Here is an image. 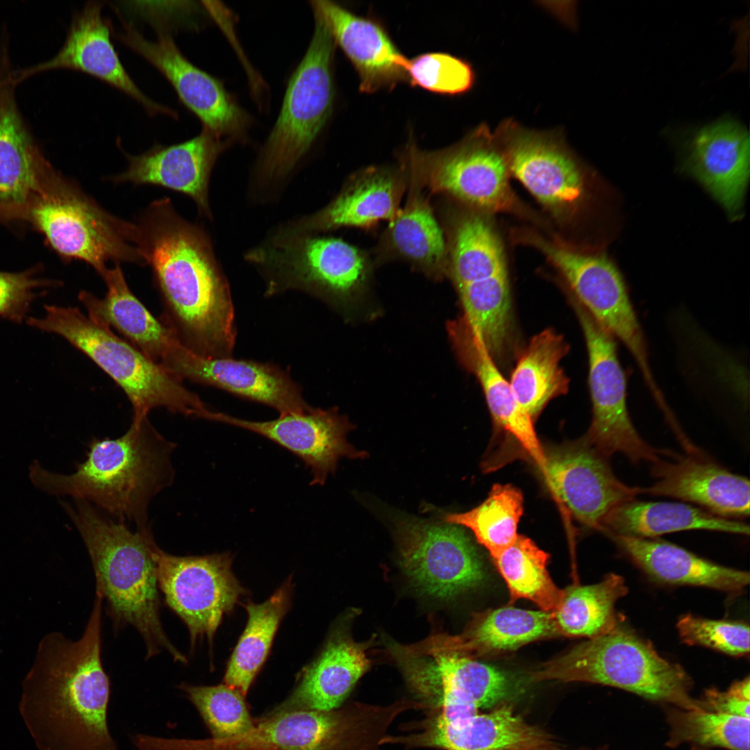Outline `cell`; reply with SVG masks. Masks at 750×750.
<instances>
[{"label":"cell","instance_id":"cell-1","mask_svg":"<svg viewBox=\"0 0 750 750\" xmlns=\"http://www.w3.org/2000/svg\"><path fill=\"white\" fill-rule=\"evenodd\" d=\"M135 226V245L161 296V322L194 353L232 357L234 306L205 230L180 216L167 197L153 201Z\"/></svg>","mask_w":750,"mask_h":750},{"label":"cell","instance_id":"cell-2","mask_svg":"<svg viewBox=\"0 0 750 750\" xmlns=\"http://www.w3.org/2000/svg\"><path fill=\"white\" fill-rule=\"evenodd\" d=\"M103 602L95 592L80 639L54 632L38 645L19 708L41 750H119L107 724L110 683L101 660Z\"/></svg>","mask_w":750,"mask_h":750},{"label":"cell","instance_id":"cell-3","mask_svg":"<svg viewBox=\"0 0 750 750\" xmlns=\"http://www.w3.org/2000/svg\"><path fill=\"white\" fill-rule=\"evenodd\" d=\"M88 551L96 590L106 601L115 632L130 625L141 635L148 660L162 651L186 665L187 658L170 641L160 620V601L153 549L156 544L148 527L131 531L124 522L101 516L90 503L74 499L61 501Z\"/></svg>","mask_w":750,"mask_h":750},{"label":"cell","instance_id":"cell-4","mask_svg":"<svg viewBox=\"0 0 750 750\" xmlns=\"http://www.w3.org/2000/svg\"><path fill=\"white\" fill-rule=\"evenodd\" d=\"M175 444L165 439L147 417L132 422L115 439H93L86 460L69 475L48 471L38 460L29 466V478L40 490L69 495L94 503L119 522L146 527L150 500L172 483L171 456Z\"/></svg>","mask_w":750,"mask_h":750},{"label":"cell","instance_id":"cell-5","mask_svg":"<svg viewBox=\"0 0 750 750\" xmlns=\"http://www.w3.org/2000/svg\"><path fill=\"white\" fill-rule=\"evenodd\" d=\"M44 309V317H29L27 324L62 337L112 378L132 405V422L142 421L156 408L203 419L209 408L197 394L109 327L76 307L45 306Z\"/></svg>","mask_w":750,"mask_h":750},{"label":"cell","instance_id":"cell-6","mask_svg":"<svg viewBox=\"0 0 750 750\" xmlns=\"http://www.w3.org/2000/svg\"><path fill=\"white\" fill-rule=\"evenodd\" d=\"M402 168L409 183L420 189L492 215H510L546 234L551 232L544 216L516 194L505 156L483 124L443 149L422 151L410 145Z\"/></svg>","mask_w":750,"mask_h":750},{"label":"cell","instance_id":"cell-7","mask_svg":"<svg viewBox=\"0 0 750 750\" xmlns=\"http://www.w3.org/2000/svg\"><path fill=\"white\" fill-rule=\"evenodd\" d=\"M528 683L543 681L585 682L609 685L681 708L697 707L691 682L682 667L661 657L633 631L617 624L538 667L525 676Z\"/></svg>","mask_w":750,"mask_h":750},{"label":"cell","instance_id":"cell-8","mask_svg":"<svg viewBox=\"0 0 750 750\" xmlns=\"http://www.w3.org/2000/svg\"><path fill=\"white\" fill-rule=\"evenodd\" d=\"M245 259L260 272L267 297L299 291L338 309L363 294L372 267L364 251L340 238L285 226Z\"/></svg>","mask_w":750,"mask_h":750},{"label":"cell","instance_id":"cell-9","mask_svg":"<svg viewBox=\"0 0 750 750\" xmlns=\"http://www.w3.org/2000/svg\"><path fill=\"white\" fill-rule=\"evenodd\" d=\"M26 224L62 261H82L101 276L110 262L144 265L134 243L135 223L113 215L52 167L32 198Z\"/></svg>","mask_w":750,"mask_h":750},{"label":"cell","instance_id":"cell-10","mask_svg":"<svg viewBox=\"0 0 750 750\" xmlns=\"http://www.w3.org/2000/svg\"><path fill=\"white\" fill-rule=\"evenodd\" d=\"M515 177L544 212L553 238L576 247L592 199L591 173L560 133L506 121L494 133Z\"/></svg>","mask_w":750,"mask_h":750},{"label":"cell","instance_id":"cell-11","mask_svg":"<svg viewBox=\"0 0 750 750\" xmlns=\"http://www.w3.org/2000/svg\"><path fill=\"white\" fill-rule=\"evenodd\" d=\"M307 51L288 81L283 103L257 160L253 185L262 191L284 182L310 151L332 113L335 43L315 16Z\"/></svg>","mask_w":750,"mask_h":750},{"label":"cell","instance_id":"cell-12","mask_svg":"<svg viewBox=\"0 0 750 750\" xmlns=\"http://www.w3.org/2000/svg\"><path fill=\"white\" fill-rule=\"evenodd\" d=\"M510 238L538 251L572 296L615 339L628 349L646 385L656 382L649 364L646 339L624 279L605 256L551 238L534 227L511 228Z\"/></svg>","mask_w":750,"mask_h":750},{"label":"cell","instance_id":"cell-13","mask_svg":"<svg viewBox=\"0 0 750 750\" xmlns=\"http://www.w3.org/2000/svg\"><path fill=\"white\" fill-rule=\"evenodd\" d=\"M385 645L417 702L445 716L502 703L520 689L521 680L455 649L444 634L416 644L388 639Z\"/></svg>","mask_w":750,"mask_h":750},{"label":"cell","instance_id":"cell-14","mask_svg":"<svg viewBox=\"0 0 750 750\" xmlns=\"http://www.w3.org/2000/svg\"><path fill=\"white\" fill-rule=\"evenodd\" d=\"M403 711L356 703L329 711L292 710L272 714L246 734L206 740L203 750H379L392 721Z\"/></svg>","mask_w":750,"mask_h":750},{"label":"cell","instance_id":"cell-15","mask_svg":"<svg viewBox=\"0 0 750 750\" xmlns=\"http://www.w3.org/2000/svg\"><path fill=\"white\" fill-rule=\"evenodd\" d=\"M393 526L401 567L422 594L448 600L484 579L481 556L462 526L401 515Z\"/></svg>","mask_w":750,"mask_h":750},{"label":"cell","instance_id":"cell-16","mask_svg":"<svg viewBox=\"0 0 750 750\" xmlns=\"http://www.w3.org/2000/svg\"><path fill=\"white\" fill-rule=\"evenodd\" d=\"M158 589L165 605L185 624L190 649L198 640L213 636L224 615L233 610L245 590L231 570L229 553L178 556L153 549Z\"/></svg>","mask_w":750,"mask_h":750},{"label":"cell","instance_id":"cell-17","mask_svg":"<svg viewBox=\"0 0 750 750\" xmlns=\"http://www.w3.org/2000/svg\"><path fill=\"white\" fill-rule=\"evenodd\" d=\"M589 361L592 419L585 440L608 458L619 453L633 463L654 462L663 451L649 444L635 429L627 406V381L615 339L573 300Z\"/></svg>","mask_w":750,"mask_h":750},{"label":"cell","instance_id":"cell-18","mask_svg":"<svg viewBox=\"0 0 750 750\" xmlns=\"http://www.w3.org/2000/svg\"><path fill=\"white\" fill-rule=\"evenodd\" d=\"M116 38L153 65L169 82L179 100L217 137L231 142L243 138L249 115L217 78L193 65L172 36L160 31L155 41L123 22Z\"/></svg>","mask_w":750,"mask_h":750},{"label":"cell","instance_id":"cell-19","mask_svg":"<svg viewBox=\"0 0 750 750\" xmlns=\"http://www.w3.org/2000/svg\"><path fill=\"white\" fill-rule=\"evenodd\" d=\"M160 365L183 381L215 387L270 406L280 415L304 412L312 408L289 374L270 362L233 357L208 358L177 341Z\"/></svg>","mask_w":750,"mask_h":750},{"label":"cell","instance_id":"cell-20","mask_svg":"<svg viewBox=\"0 0 750 750\" xmlns=\"http://www.w3.org/2000/svg\"><path fill=\"white\" fill-rule=\"evenodd\" d=\"M8 49L0 47V224H26L30 202L52 167L17 103Z\"/></svg>","mask_w":750,"mask_h":750},{"label":"cell","instance_id":"cell-21","mask_svg":"<svg viewBox=\"0 0 750 750\" xmlns=\"http://www.w3.org/2000/svg\"><path fill=\"white\" fill-rule=\"evenodd\" d=\"M607 458L584 440L544 451L540 469L574 517L597 530L611 509L641 494L640 487L629 486L615 476Z\"/></svg>","mask_w":750,"mask_h":750},{"label":"cell","instance_id":"cell-22","mask_svg":"<svg viewBox=\"0 0 750 750\" xmlns=\"http://www.w3.org/2000/svg\"><path fill=\"white\" fill-rule=\"evenodd\" d=\"M206 420L237 426L258 434L299 457L309 469L312 484L323 485L333 474L341 458H362L365 451L347 442L352 428L347 419L335 409L312 408L301 413L280 415L269 421H251L210 410Z\"/></svg>","mask_w":750,"mask_h":750},{"label":"cell","instance_id":"cell-23","mask_svg":"<svg viewBox=\"0 0 750 750\" xmlns=\"http://www.w3.org/2000/svg\"><path fill=\"white\" fill-rule=\"evenodd\" d=\"M103 2L90 1L73 17L67 38L51 59L33 67L15 71L17 84L37 73L69 69L94 76L140 103L151 115L177 117V113L146 96L129 76L111 42L110 22L103 16Z\"/></svg>","mask_w":750,"mask_h":750},{"label":"cell","instance_id":"cell-24","mask_svg":"<svg viewBox=\"0 0 750 750\" xmlns=\"http://www.w3.org/2000/svg\"><path fill=\"white\" fill-rule=\"evenodd\" d=\"M385 742L442 750H537L552 742L548 733L503 704L486 713L449 717L435 712L418 732L388 736Z\"/></svg>","mask_w":750,"mask_h":750},{"label":"cell","instance_id":"cell-25","mask_svg":"<svg viewBox=\"0 0 750 750\" xmlns=\"http://www.w3.org/2000/svg\"><path fill=\"white\" fill-rule=\"evenodd\" d=\"M231 144L208 130L185 142L172 145L156 144L144 153H125L127 169L110 178L114 183L160 186L187 195L199 213L210 219L208 185L219 156Z\"/></svg>","mask_w":750,"mask_h":750},{"label":"cell","instance_id":"cell-26","mask_svg":"<svg viewBox=\"0 0 750 750\" xmlns=\"http://www.w3.org/2000/svg\"><path fill=\"white\" fill-rule=\"evenodd\" d=\"M655 478L640 493L678 499L731 519L749 515V481L734 474L697 451L673 461L660 458L652 463Z\"/></svg>","mask_w":750,"mask_h":750},{"label":"cell","instance_id":"cell-27","mask_svg":"<svg viewBox=\"0 0 750 750\" xmlns=\"http://www.w3.org/2000/svg\"><path fill=\"white\" fill-rule=\"evenodd\" d=\"M405 171L369 167L354 174L339 194L318 211L285 227L320 234L341 228H369L397 215L406 187Z\"/></svg>","mask_w":750,"mask_h":750},{"label":"cell","instance_id":"cell-28","mask_svg":"<svg viewBox=\"0 0 750 750\" xmlns=\"http://www.w3.org/2000/svg\"><path fill=\"white\" fill-rule=\"evenodd\" d=\"M310 4L314 15L324 22L357 71L361 92L392 89L407 78L408 59L378 23L331 1H312Z\"/></svg>","mask_w":750,"mask_h":750},{"label":"cell","instance_id":"cell-29","mask_svg":"<svg viewBox=\"0 0 750 750\" xmlns=\"http://www.w3.org/2000/svg\"><path fill=\"white\" fill-rule=\"evenodd\" d=\"M688 164L691 172L731 215L744 202L749 176V135L740 122L724 118L692 135Z\"/></svg>","mask_w":750,"mask_h":750},{"label":"cell","instance_id":"cell-30","mask_svg":"<svg viewBox=\"0 0 750 750\" xmlns=\"http://www.w3.org/2000/svg\"><path fill=\"white\" fill-rule=\"evenodd\" d=\"M447 331L460 361L478 379L496 425L517 442L540 469L544 450L536 435L533 418L517 402L510 383L462 317L449 322Z\"/></svg>","mask_w":750,"mask_h":750},{"label":"cell","instance_id":"cell-31","mask_svg":"<svg viewBox=\"0 0 750 750\" xmlns=\"http://www.w3.org/2000/svg\"><path fill=\"white\" fill-rule=\"evenodd\" d=\"M366 647L344 628H338L321 653L308 666L292 693L274 712L329 711L343 703L369 667Z\"/></svg>","mask_w":750,"mask_h":750},{"label":"cell","instance_id":"cell-32","mask_svg":"<svg viewBox=\"0 0 750 750\" xmlns=\"http://www.w3.org/2000/svg\"><path fill=\"white\" fill-rule=\"evenodd\" d=\"M406 203L389 222L376 249L377 262L404 261L426 276H447L445 235L422 189L409 183Z\"/></svg>","mask_w":750,"mask_h":750},{"label":"cell","instance_id":"cell-33","mask_svg":"<svg viewBox=\"0 0 750 750\" xmlns=\"http://www.w3.org/2000/svg\"><path fill=\"white\" fill-rule=\"evenodd\" d=\"M101 277L107 287L103 298L86 290L78 294L88 315L110 329L115 328L126 341L160 365L171 347L178 340L131 292L120 264L108 267Z\"/></svg>","mask_w":750,"mask_h":750},{"label":"cell","instance_id":"cell-34","mask_svg":"<svg viewBox=\"0 0 750 750\" xmlns=\"http://www.w3.org/2000/svg\"><path fill=\"white\" fill-rule=\"evenodd\" d=\"M608 536L649 576L663 583L731 592L741 591L749 583L748 572L716 564L668 542L620 535Z\"/></svg>","mask_w":750,"mask_h":750},{"label":"cell","instance_id":"cell-35","mask_svg":"<svg viewBox=\"0 0 750 750\" xmlns=\"http://www.w3.org/2000/svg\"><path fill=\"white\" fill-rule=\"evenodd\" d=\"M686 530L749 534L748 524L715 515L688 503L635 499L611 509L603 519L599 529L607 535L644 538Z\"/></svg>","mask_w":750,"mask_h":750},{"label":"cell","instance_id":"cell-36","mask_svg":"<svg viewBox=\"0 0 750 750\" xmlns=\"http://www.w3.org/2000/svg\"><path fill=\"white\" fill-rule=\"evenodd\" d=\"M558 635L553 612L505 606L476 614L462 633L447 638L453 648L476 658Z\"/></svg>","mask_w":750,"mask_h":750},{"label":"cell","instance_id":"cell-37","mask_svg":"<svg viewBox=\"0 0 750 750\" xmlns=\"http://www.w3.org/2000/svg\"><path fill=\"white\" fill-rule=\"evenodd\" d=\"M567 351L561 335L548 328L531 340L519 358L510 385L517 402L532 418L551 399L567 392L569 381L559 363Z\"/></svg>","mask_w":750,"mask_h":750},{"label":"cell","instance_id":"cell-38","mask_svg":"<svg viewBox=\"0 0 750 750\" xmlns=\"http://www.w3.org/2000/svg\"><path fill=\"white\" fill-rule=\"evenodd\" d=\"M292 584L288 579L267 601L244 606L248 621L228 662L224 684L240 691L244 696L263 665L274 635L288 610Z\"/></svg>","mask_w":750,"mask_h":750},{"label":"cell","instance_id":"cell-39","mask_svg":"<svg viewBox=\"0 0 750 750\" xmlns=\"http://www.w3.org/2000/svg\"><path fill=\"white\" fill-rule=\"evenodd\" d=\"M627 592L624 578L615 574L598 583L564 589L553 612L559 635L592 638L608 632L618 623L615 605Z\"/></svg>","mask_w":750,"mask_h":750},{"label":"cell","instance_id":"cell-40","mask_svg":"<svg viewBox=\"0 0 750 750\" xmlns=\"http://www.w3.org/2000/svg\"><path fill=\"white\" fill-rule=\"evenodd\" d=\"M463 318L494 359L506 350L511 329L509 274L471 283L456 289Z\"/></svg>","mask_w":750,"mask_h":750},{"label":"cell","instance_id":"cell-41","mask_svg":"<svg viewBox=\"0 0 750 750\" xmlns=\"http://www.w3.org/2000/svg\"><path fill=\"white\" fill-rule=\"evenodd\" d=\"M492 559L507 585L510 603L524 599L543 611L554 612L558 608L563 590L549 574V555L533 540L518 535L510 547Z\"/></svg>","mask_w":750,"mask_h":750},{"label":"cell","instance_id":"cell-42","mask_svg":"<svg viewBox=\"0 0 750 750\" xmlns=\"http://www.w3.org/2000/svg\"><path fill=\"white\" fill-rule=\"evenodd\" d=\"M523 514V495L512 485L495 484L488 498L477 507L461 513H447L442 522L468 528L477 542L493 558L516 540Z\"/></svg>","mask_w":750,"mask_h":750},{"label":"cell","instance_id":"cell-43","mask_svg":"<svg viewBox=\"0 0 750 750\" xmlns=\"http://www.w3.org/2000/svg\"><path fill=\"white\" fill-rule=\"evenodd\" d=\"M670 744L690 743L703 747L749 750V717L707 706L699 701L691 709L669 713Z\"/></svg>","mask_w":750,"mask_h":750},{"label":"cell","instance_id":"cell-44","mask_svg":"<svg viewBox=\"0 0 750 750\" xmlns=\"http://www.w3.org/2000/svg\"><path fill=\"white\" fill-rule=\"evenodd\" d=\"M178 688L197 709L212 740L235 738L253 727L244 695L238 690L226 684L203 686L186 683Z\"/></svg>","mask_w":750,"mask_h":750},{"label":"cell","instance_id":"cell-45","mask_svg":"<svg viewBox=\"0 0 750 750\" xmlns=\"http://www.w3.org/2000/svg\"><path fill=\"white\" fill-rule=\"evenodd\" d=\"M406 72L412 86L444 95L465 94L475 81L474 71L467 61L441 52L423 53L408 60Z\"/></svg>","mask_w":750,"mask_h":750},{"label":"cell","instance_id":"cell-46","mask_svg":"<svg viewBox=\"0 0 750 750\" xmlns=\"http://www.w3.org/2000/svg\"><path fill=\"white\" fill-rule=\"evenodd\" d=\"M676 627L687 644L703 645L731 656L749 652V626L745 623L687 615L679 619Z\"/></svg>","mask_w":750,"mask_h":750},{"label":"cell","instance_id":"cell-47","mask_svg":"<svg viewBox=\"0 0 750 750\" xmlns=\"http://www.w3.org/2000/svg\"><path fill=\"white\" fill-rule=\"evenodd\" d=\"M42 266L38 264L19 272L0 271V317L12 322H22L34 300L44 294L38 290L60 285L42 277Z\"/></svg>","mask_w":750,"mask_h":750},{"label":"cell","instance_id":"cell-48","mask_svg":"<svg viewBox=\"0 0 750 750\" xmlns=\"http://www.w3.org/2000/svg\"><path fill=\"white\" fill-rule=\"evenodd\" d=\"M749 678L733 684L724 692L709 690L703 699V704L733 715L749 717L750 708Z\"/></svg>","mask_w":750,"mask_h":750},{"label":"cell","instance_id":"cell-49","mask_svg":"<svg viewBox=\"0 0 750 750\" xmlns=\"http://www.w3.org/2000/svg\"><path fill=\"white\" fill-rule=\"evenodd\" d=\"M537 750H565V749H560V748H558V747H556V746H555V745H554V744H553V743L551 742V743H550V744H547V745H544V746H543V747H542L539 748V749H537Z\"/></svg>","mask_w":750,"mask_h":750}]
</instances>
